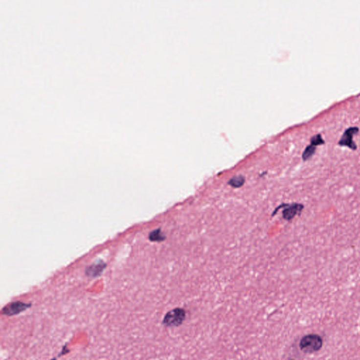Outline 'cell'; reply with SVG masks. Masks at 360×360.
Masks as SVG:
<instances>
[{
    "label": "cell",
    "instance_id": "obj_1",
    "mask_svg": "<svg viewBox=\"0 0 360 360\" xmlns=\"http://www.w3.org/2000/svg\"><path fill=\"white\" fill-rule=\"evenodd\" d=\"M322 338L318 334H311L305 336L300 340V350L306 354H312L319 351L322 348Z\"/></svg>",
    "mask_w": 360,
    "mask_h": 360
},
{
    "label": "cell",
    "instance_id": "obj_2",
    "mask_svg": "<svg viewBox=\"0 0 360 360\" xmlns=\"http://www.w3.org/2000/svg\"><path fill=\"white\" fill-rule=\"evenodd\" d=\"M186 310L181 308H176L170 310L165 314L162 324L167 327H178L181 326L185 320Z\"/></svg>",
    "mask_w": 360,
    "mask_h": 360
},
{
    "label": "cell",
    "instance_id": "obj_3",
    "mask_svg": "<svg viewBox=\"0 0 360 360\" xmlns=\"http://www.w3.org/2000/svg\"><path fill=\"white\" fill-rule=\"evenodd\" d=\"M32 303H23L22 301L12 302L5 305L1 309V314L4 316H12L21 314L31 308Z\"/></svg>",
    "mask_w": 360,
    "mask_h": 360
},
{
    "label": "cell",
    "instance_id": "obj_4",
    "mask_svg": "<svg viewBox=\"0 0 360 360\" xmlns=\"http://www.w3.org/2000/svg\"><path fill=\"white\" fill-rule=\"evenodd\" d=\"M359 132V128L357 126L349 127L344 131L343 135L338 141V144L342 146H348L353 150L358 149L356 143L353 141V135Z\"/></svg>",
    "mask_w": 360,
    "mask_h": 360
},
{
    "label": "cell",
    "instance_id": "obj_5",
    "mask_svg": "<svg viewBox=\"0 0 360 360\" xmlns=\"http://www.w3.org/2000/svg\"><path fill=\"white\" fill-rule=\"evenodd\" d=\"M305 208L303 204L298 202L293 203H286L285 207L282 211L283 218L287 221H291L296 215H300Z\"/></svg>",
    "mask_w": 360,
    "mask_h": 360
},
{
    "label": "cell",
    "instance_id": "obj_6",
    "mask_svg": "<svg viewBox=\"0 0 360 360\" xmlns=\"http://www.w3.org/2000/svg\"><path fill=\"white\" fill-rule=\"evenodd\" d=\"M107 264L104 261L96 262L91 266L88 267L86 270V274L90 277H96V276H100L102 274L104 270H105Z\"/></svg>",
    "mask_w": 360,
    "mask_h": 360
},
{
    "label": "cell",
    "instance_id": "obj_7",
    "mask_svg": "<svg viewBox=\"0 0 360 360\" xmlns=\"http://www.w3.org/2000/svg\"><path fill=\"white\" fill-rule=\"evenodd\" d=\"M316 149V146L313 145V144H310L307 146L303 152V154H302V158H303L304 161H306V160L311 158L314 156Z\"/></svg>",
    "mask_w": 360,
    "mask_h": 360
},
{
    "label": "cell",
    "instance_id": "obj_8",
    "mask_svg": "<svg viewBox=\"0 0 360 360\" xmlns=\"http://www.w3.org/2000/svg\"><path fill=\"white\" fill-rule=\"evenodd\" d=\"M149 237L152 242H162L165 239V236L160 229H154L149 234Z\"/></svg>",
    "mask_w": 360,
    "mask_h": 360
},
{
    "label": "cell",
    "instance_id": "obj_9",
    "mask_svg": "<svg viewBox=\"0 0 360 360\" xmlns=\"http://www.w3.org/2000/svg\"><path fill=\"white\" fill-rule=\"evenodd\" d=\"M245 182V178L242 175H238V176L233 177L229 181L228 184L234 188L242 187Z\"/></svg>",
    "mask_w": 360,
    "mask_h": 360
},
{
    "label": "cell",
    "instance_id": "obj_10",
    "mask_svg": "<svg viewBox=\"0 0 360 360\" xmlns=\"http://www.w3.org/2000/svg\"><path fill=\"white\" fill-rule=\"evenodd\" d=\"M310 144L315 146L322 145V144H325V141L323 139L320 133H319V134L312 136L311 139H310Z\"/></svg>",
    "mask_w": 360,
    "mask_h": 360
},
{
    "label": "cell",
    "instance_id": "obj_11",
    "mask_svg": "<svg viewBox=\"0 0 360 360\" xmlns=\"http://www.w3.org/2000/svg\"><path fill=\"white\" fill-rule=\"evenodd\" d=\"M68 353H70V350L67 348V344H65V345L63 346L62 351L59 353L57 357L58 358H60V357L63 356V355L68 354Z\"/></svg>",
    "mask_w": 360,
    "mask_h": 360
},
{
    "label": "cell",
    "instance_id": "obj_12",
    "mask_svg": "<svg viewBox=\"0 0 360 360\" xmlns=\"http://www.w3.org/2000/svg\"><path fill=\"white\" fill-rule=\"evenodd\" d=\"M294 360V359H292V358H290V359H289V360Z\"/></svg>",
    "mask_w": 360,
    "mask_h": 360
}]
</instances>
